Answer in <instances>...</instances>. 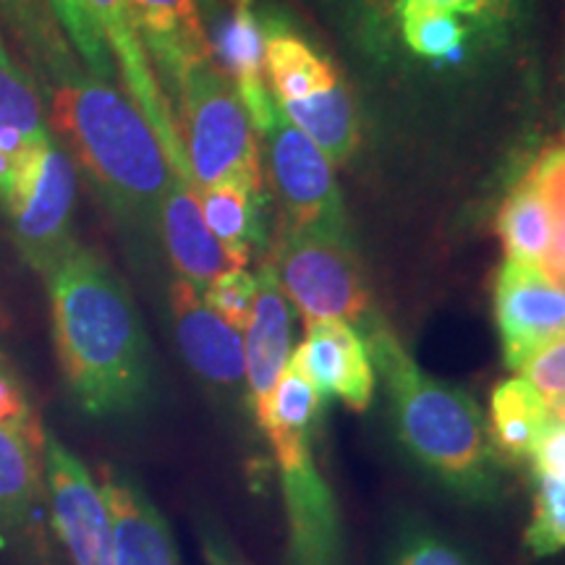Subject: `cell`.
Listing matches in <instances>:
<instances>
[{
  "instance_id": "cell-1",
  "label": "cell",
  "mask_w": 565,
  "mask_h": 565,
  "mask_svg": "<svg viewBox=\"0 0 565 565\" xmlns=\"http://www.w3.org/2000/svg\"><path fill=\"white\" fill-rule=\"evenodd\" d=\"M45 282L71 401L95 419L141 412L152 398L150 341L121 275L103 254L76 244Z\"/></svg>"
},
{
  "instance_id": "cell-2",
  "label": "cell",
  "mask_w": 565,
  "mask_h": 565,
  "mask_svg": "<svg viewBox=\"0 0 565 565\" xmlns=\"http://www.w3.org/2000/svg\"><path fill=\"white\" fill-rule=\"evenodd\" d=\"M47 68V124L74 166H79L105 207L139 238L158 236L160 204L173 168L152 126L121 89L82 74L61 53L55 32L42 34Z\"/></svg>"
},
{
  "instance_id": "cell-3",
  "label": "cell",
  "mask_w": 565,
  "mask_h": 565,
  "mask_svg": "<svg viewBox=\"0 0 565 565\" xmlns=\"http://www.w3.org/2000/svg\"><path fill=\"white\" fill-rule=\"evenodd\" d=\"M404 454L450 494L487 505L500 498V456L482 408L461 387L424 372L377 312L359 324Z\"/></svg>"
},
{
  "instance_id": "cell-4",
  "label": "cell",
  "mask_w": 565,
  "mask_h": 565,
  "mask_svg": "<svg viewBox=\"0 0 565 565\" xmlns=\"http://www.w3.org/2000/svg\"><path fill=\"white\" fill-rule=\"evenodd\" d=\"M173 97L194 192L221 183L265 192L259 134L246 116L236 87L217 63L210 58L189 68Z\"/></svg>"
},
{
  "instance_id": "cell-5",
  "label": "cell",
  "mask_w": 565,
  "mask_h": 565,
  "mask_svg": "<svg viewBox=\"0 0 565 565\" xmlns=\"http://www.w3.org/2000/svg\"><path fill=\"white\" fill-rule=\"evenodd\" d=\"M267 263L303 320H343L359 328L374 312L351 233L280 228Z\"/></svg>"
},
{
  "instance_id": "cell-6",
  "label": "cell",
  "mask_w": 565,
  "mask_h": 565,
  "mask_svg": "<svg viewBox=\"0 0 565 565\" xmlns=\"http://www.w3.org/2000/svg\"><path fill=\"white\" fill-rule=\"evenodd\" d=\"M3 210L21 259L42 278L79 244L74 233L76 166L55 134L26 158Z\"/></svg>"
},
{
  "instance_id": "cell-7",
  "label": "cell",
  "mask_w": 565,
  "mask_h": 565,
  "mask_svg": "<svg viewBox=\"0 0 565 565\" xmlns=\"http://www.w3.org/2000/svg\"><path fill=\"white\" fill-rule=\"evenodd\" d=\"M280 471L288 519V565H343L341 513L333 490L315 463L312 429L265 424Z\"/></svg>"
},
{
  "instance_id": "cell-8",
  "label": "cell",
  "mask_w": 565,
  "mask_h": 565,
  "mask_svg": "<svg viewBox=\"0 0 565 565\" xmlns=\"http://www.w3.org/2000/svg\"><path fill=\"white\" fill-rule=\"evenodd\" d=\"M263 137L267 168L282 210L280 228L349 233L333 162L299 126L291 124L280 105Z\"/></svg>"
},
{
  "instance_id": "cell-9",
  "label": "cell",
  "mask_w": 565,
  "mask_h": 565,
  "mask_svg": "<svg viewBox=\"0 0 565 565\" xmlns=\"http://www.w3.org/2000/svg\"><path fill=\"white\" fill-rule=\"evenodd\" d=\"M42 479L55 534L74 565H113L110 511L100 484L79 458L45 429Z\"/></svg>"
},
{
  "instance_id": "cell-10",
  "label": "cell",
  "mask_w": 565,
  "mask_h": 565,
  "mask_svg": "<svg viewBox=\"0 0 565 565\" xmlns=\"http://www.w3.org/2000/svg\"><path fill=\"white\" fill-rule=\"evenodd\" d=\"M492 301L503 359L511 370L565 335V286L550 278L542 265L508 257L494 275Z\"/></svg>"
},
{
  "instance_id": "cell-11",
  "label": "cell",
  "mask_w": 565,
  "mask_h": 565,
  "mask_svg": "<svg viewBox=\"0 0 565 565\" xmlns=\"http://www.w3.org/2000/svg\"><path fill=\"white\" fill-rule=\"evenodd\" d=\"M84 6H87L97 34L108 47L110 58L118 63L131 103L141 110V116L152 126L154 137L166 150L173 173L189 181V160L186 150H183L179 124H175V110L168 100L166 89H162L158 74H154L150 55L141 45L129 0H84Z\"/></svg>"
},
{
  "instance_id": "cell-12",
  "label": "cell",
  "mask_w": 565,
  "mask_h": 565,
  "mask_svg": "<svg viewBox=\"0 0 565 565\" xmlns=\"http://www.w3.org/2000/svg\"><path fill=\"white\" fill-rule=\"evenodd\" d=\"M288 366L315 387L322 401H341L351 412H366L374 401V372L362 333L343 320H307L303 341Z\"/></svg>"
},
{
  "instance_id": "cell-13",
  "label": "cell",
  "mask_w": 565,
  "mask_h": 565,
  "mask_svg": "<svg viewBox=\"0 0 565 565\" xmlns=\"http://www.w3.org/2000/svg\"><path fill=\"white\" fill-rule=\"evenodd\" d=\"M173 333L183 362L212 391L246 395L244 333L215 315L202 294L186 280H173L171 294Z\"/></svg>"
},
{
  "instance_id": "cell-14",
  "label": "cell",
  "mask_w": 565,
  "mask_h": 565,
  "mask_svg": "<svg viewBox=\"0 0 565 565\" xmlns=\"http://www.w3.org/2000/svg\"><path fill=\"white\" fill-rule=\"evenodd\" d=\"M158 238L166 246L179 280H186L200 294L207 291L210 282L223 273L249 265L210 231L202 215L200 194L175 173L160 204Z\"/></svg>"
},
{
  "instance_id": "cell-15",
  "label": "cell",
  "mask_w": 565,
  "mask_h": 565,
  "mask_svg": "<svg viewBox=\"0 0 565 565\" xmlns=\"http://www.w3.org/2000/svg\"><path fill=\"white\" fill-rule=\"evenodd\" d=\"M210 34L212 61L236 87L246 116L257 134L270 129L278 103L273 100L265 71V30L254 0H231Z\"/></svg>"
},
{
  "instance_id": "cell-16",
  "label": "cell",
  "mask_w": 565,
  "mask_h": 565,
  "mask_svg": "<svg viewBox=\"0 0 565 565\" xmlns=\"http://www.w3.org/2000/svg\"><path fill=\"white\" fill-rule=\"evenodd\" d=\"M202 3L204 0H129L141 45L171 95L189 68L212 58Z\"/></svg>"
},
{
  "instance_id": "cell-17",
  "label": "cell",
  "mask_w": 565,
  "mask_h": 565,
  "mask_svg": "<svg viewBox=\"0 0 565 565\" xmlns=\"http://www.w3.org/2000/svg\"><path fill=\"white\" fill-rule=\"evenodd\" d=\"M291 301L282 294L275 270L265 259L257 270V301L252 320L244 330L246 398L254 414L267 404L280 374L286 372L291 359Z\"/></svg>"
},
{
  "instance_id": "cell-18",
  "label": "cell",
  "mask_w": 565,
  "mask_h": 565,
  "mask_svg": "<svg viewBox=\"0 0 565 565\" xmlns=\"http://www.w3.org/2000/svg\"><path fill=\"white\" fill-rule=\"evenodd\" d=\"M53 139L38 84L0 38V204L9 200L26 158Z\"/></svg>"
},
{
  "instance_id": "cell-19",
  "label": "cell",
  "mask_w": 565,
  "mask_h": 565,
  "mask_svg": "<svg viewBox=\"0 0 565 565\" xmlns=\"http://www.w3.org/2000/svg\"><path fill=\"white\" fill-rule=\"evenodd\" d=\"M100 490L110 511L113 565H175L168 521L131 475L105 469Z\"/></svg>"
},
{
  "instance_id": "cell-20",
  "label": "cell",
  "mask_w": 565,
  "mask_h": 565,
  "mask_svg": "<svg viewBox=\"0 0 565 565\" xmlns=\"http://www.w3.org/2000/svg\"><path fill=\"white\" fill-rule=\"evenodd\" d=\"M45 508L42 454L0 427V540L45 550Z\"/></svg>"
},
{
  "instance_id": "cell-21",
  "label": "cell",
  "mask_w": 565,
  "mask_h": 565,
  "mask_svg": "<svg viewBox=\"0 0 565 565\" xmlns=\"http://www.w3.org/2000/svg\"><path fill=\"white\" fill-rule=\"evenodd\" d=\"M265 71L275 103L286 105L343 79L341 71L320 47L303 40L286 21L265 19Z\"/></svg>"
},
{
  "instance_id": "cell-22",
  "label": "cell",
  "mask_w": 565,
  "mask_h": 565,
  "mask_svg": "<svg viewBox=\"0 0 565 565\" xmlns=\"http://www.w3.org/2000/svg\"><path fill=\"white\" fill-rule=\"evenodd\" d=\"M555 422L553 412L524 377L503 380L490 398V440L498 456L532 461L536 445Z\"/></svg>"
},
{
  "instance_id": "cell-23",
  "label": "cell",
  "mask_w": 565,
  "mask_h": 565,
  "mask_svg": "<svg viewBox=\"0 0 565 565\" xmlns=\"http://www.w3.org/2000/svg\"><path fill=\"white\" fill-rule=\"evenodd\" d=\"M280 110L320 147L333 168L353 158L359 147V113L343 79L301 100L280 105Z\"/></svg>"
},
{
  "instance_id": "cell-24",
  "label": "cell",
  "mask_w": 565,
  "mask_h": 565,
  "mask_svg": "<svg viewBox=\"0 0 565 565\" xmlns=\"http://www.w3.org/2000/svg\"><path fill=\"white\" fill-rule=\"evenodd\" d=\"M196 194L210 231L244 263H252L254 252L265 249L267 244L265 192H252L238 183H221Z\"/></svg>"
},
{
  "instance_id": "cell-25",
  "label": "cell",
  "mask_w": 565,
  "mask_h": 565,
  "mask_svg": "<svg viewBox=\"0 0 565 565\" xmlns=\"http://www.w3.org/2000/svg\"><path fill=\"white\" fill-rule=\"evenodd\" d=\"M494 225H498V236L508 257L542 265L553 244L555 221L532 175L524 173L513 183Z\"/></svg>"
},
{
  "instance_id": "cell-26",
  "label": "cell",
  "mask_w": 565,
  "mask_h": 565,
  "mask_svg": "<svg viewBox=\"0 0 565 565\" xmlns=\"http://www.w3.org/2000/svg\"><path fill=\"white\" fill-rule=\"evenodd\" d=\"M395 34L406 51L424 61H461L471 24L454 11L412 6L398 13Z\"/></svg>"
},
{
  "instance_id": "cell-27",
  "label": "cell",
  "mask_w": 565,
  "mask_h": 565,
  "mask_svg": "<svg viewBox=\"0 0 565 565\" xmlns=\"http://www.w3.org/2000/svg\"><path fill=\"white\" fill-rule=\"evenodd\" d=\"M322 414V398L301 374H296L291 366H286V372L280 374L278 385L267 404L259 408L257 424H280L288 429H317Z\"/></svg>"
},
{
  "instance_id": "cell-28",
  "label": "cell",
  "mask_w": 565,
  "mask_h": 565,
  "mask_svg": "<svg viewBox=\"0 0 565 565\" xmlns=\"http://www.w3.org/2000/svg\"><path fill=\"white\" fill-rule=\"evenodd\" d=\"M524 542L536 557L565 550V477H536L534 511Z\"/></svg>"
},
{
  "instance_id": "cell-29",
  "label": "cell",
  "mask_w": 565,
  "mask_h": 565,
  "mask_svg": "<svg viewBox=\"0 0 565 565\" xmlns=\"http://www.w3.org/2000/svg\"><path fill=\"white\" fill-rule=\"evenodd\" d=\"M387 565H477L456 542L422 521H404L395 529Z\"/></svg>"
},
{
  "instance_id": "cell-30",
  "label": "cell",
  "mask_w": 565,
  "mask_h": 565,
  "mask_svg": "<svg viewBox=\"0 0 565 565\" xmlns=\"http://www.w3.org/2000/svg\"><path fill=\"white\" fill-rule=\"evenodd\" d=\"M412 6H429V9L454 11L458 17H466L471 30H477L479 24L477 0H359V13H362L359 24H362L364 40L370 42L372 47H377V51H383L395 34L398 13L404 9H412Z\"/></svg>"
},
{
  "instance_id": "cell-31",
  "label": "cell",
  "mask_w": 565,
  "mask_h": 565,
  "mask_svg": "<svg viewBox=\"0 0 565 565\" xmlns=\"http://www.w3.org/2000/svg\"><path fill=\"white\" fill-rule=\"evenodd\" d=\"M47 3H51L55 21L66 32V40L74 45L76 55L89 68V74L108 82L113 76V58L100 34H97L95 24H92L84 0H47Z\"/></svg>"
},
{
  "instance_id": "cell-32",
  "label": "cell",
  "mask_w": 565,
  "mask_h": 565,
  "mask_svg": "<svg viewBox=\"0 0 565 565\" xmlns=\"http://www.w3.org/2000/svg\"><path fill=\"white\" fill-rule=\"evenodd\" d=\"M0 427L9 429V433L30 443L38 454H42L45 427H42L38 414H34L30 395L21 385V377L6 362L3 351H0Z\"/></svg>"
},
{
  "instance_id": "cell-33",
  "label": "cell",
  "mask_w": 565,
  "mask_h": 565,
  "mask_svg": "<svg viewBox=\"0 0 565 565\" xmlns=\"http://www.w3.org/2000/svg\"><path fill=\"white\" fill-rule=\"evenodd\" d=\"M202 299L215 315H221L225 322L233 324L236 330H246L252 320L254 301H257V275L246 270V267H236V270L223 273L221 278L210 282L207 291Z\"/></svg>"
},
{
  "instance_id": "cell-34",
  "label": "cell",
  "mask_w": 565,
  "mask_h": 565,
  "mask_svg": "<svg viewBox=\"0 0 565 565\" xmlns=\"http://www.w3.org/2000/svg\"><path fill=\"white\" fill-rule=\"evenodd\" d=\"M519 372L545 398L555 419L565 422V335L529 356Z\"/></svg>"
},
{
  "instance_id": "cell-35",
  "label": "cell",
  "mask_w": 565,
  "mask_h": 565,
  "mask_svg": "<svg viewBox=\"0 0 565 565\" xmlns=\"http://www.w3.org/2000/svg\"><path fill=\"white\" fill-rule=\"evenodd\" d=\"M196 536H200V547L207 565H252L242 555V550L233 545L228 532L210 513L196 515Z\"/></svg>"
},
{
  "instance_id": "cell-36",
  "label": "cell",
  "mask_w": 565,
  "mask_h": 565,
  "mask_svg": "<svg viewBox=\"0 0 565 565\" xmlns=\"http://www.w3.org/2000/svg\"><path fill=\"white\" fill-rule=\"evenodd\" d=\"M524 0H477L479 24L477 32L492 42H503L511 32L513 21L519 19Z\"/></svg>"
},
{
  "instance_id": "cell-37",
  "label": "cell",
  "mask_w": 565,
  "mask_h": 565,
  "mask_svg": "<svg viewBox=\"0 0 565 565\" xmlns=\"http://www.w3.org/2000/svg\"><path fill=\"white\" fill-rule=\"evenodd\" d=\"M529 463L536 477H565V422L550 424Z\"/></svg>"
},
{
  "instance_id": "cell-38",
  "label": "cell",
  "mask_w": 565,
  "mask_h": 565,
  "mask_svg": "<svg viewBox=\"0 0 565 565\" xmlns=\"http://www.w3.org/2000/svg\"><path fill=\"white\" fill-rule=\"evenodd\" d=\"M3 6H11V3H19V0H0Z\"/></svg>"
}]
</instances>
